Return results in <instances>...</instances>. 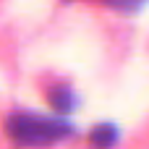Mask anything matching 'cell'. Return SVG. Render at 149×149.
Instances as JSON below:
<instances>
[{
    "label": "cell",
    "instance_id": "6da1fadb",
    "mask_svg": "<svg viewBox=\"0 0 149 149\" xmlns=\"http://www.w3.org/2000/svg\"><path fill=\"white\" fill-rule=\"evenodd\" d=\"M8 131L18 144H50V141L65 136L71 128L65 123H60V120H45V118H37V115H21V118L10 120Z\"/></svg>",
    "mask_w": 149,
    "mask_h": 149
}]
</instances>
